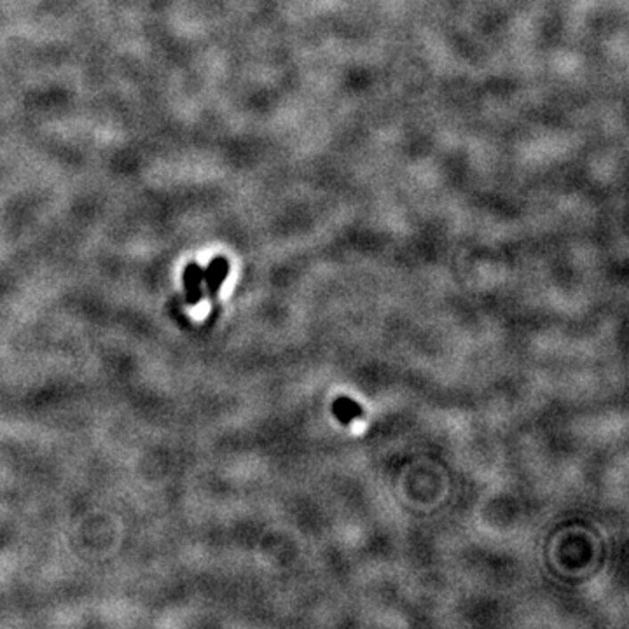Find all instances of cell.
<instances>
[{"label":"cell","mask_w":629,"mask_h":629,"mask_svg":"<svg viewBox=\"0 0 629 629\" xmlns=\"http://www.w3.org/2000/svg\"><path fill=\"white\" fill-rule=\"evenodd\" d=\"M334 411L339 414L341 421H352L355 416L362 414L359 405L350 403L348 399H341L334 404Z\"/></svg>","instance_id":"3957f363"},{"label":"cell","mask_w":629,"mask_h":629,"mask_svg":"<svg viewBox=\"0 0 629 629\" xmlns=\"http://www.w3.org/2000/svg\"><path fill=\"white\" fill-rule=\"evenodd\" d=\"M227 274H229V261L223 256L214 257L207 265V268L203 270V289L207 290L208 296L214 298L221 290Z\"/></svg>","instance_id":"7a4b0ae2"},{"label":"cell","mask_w":629,"mask_h":629,"mask_svg":"<svg viewBox=\"0 0 629 629\" xmlns=\"http://www.w3.org/2000/svg\"><path fill=\"white\" fill-rule=\"evenodd\" d=\"M182 285L185 303L196 306L203 299V268L198 263L191 261L185 265L182 273Z\"/></svg>","instance_id":"6da1fadb"}]
</instances>
